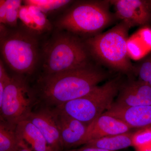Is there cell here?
<instances>
[{"mask_svg":"<svg viewBox=\"0 0 151 151\" xmlns=\"http://www.w3.org/2000/svg\"><path fill=\"white\" fill-rule=\"evenodd\" d=\"M11 76H9L1 60L0 62V102L2 100L5 89L10 80Z\"/></svg>","mask_w":151,"mask_h":151,"instance_id":"7402d4cb","label":"cell"},{"mask_svg":"<svg viewBox=\"0 0 151 151\" xmlns=\"http://www.w3.org/2000/svg\"><path fill=\"white\" fill-rule=\"evenodd\" d=\"M145 105H151V87L138 79L121 86L111 107L123 108Z\"/></svg>","mask_w":151,"mask_h":151,"instance_id":"30bf717a","label":"cell"},{"mask_svg":"<svg viewBox=\"0 0 151 151\" xmlns=\"http://www.w3.org/2000/svg\"><path fill=\"white\" fill-rule=\"evenodd\" d=\"M25 5L35 6L45 14L59 10L70 5L73 1L68 0H26Z\"/></svg>","mask_w":151,"mask_h":151,"instance_id":"d6986e66","label":"cell"},{"mask_svg":"<svg viewBox=\"0 0 151 151\" xmlns=\"http://www.w3.org/2000/svg\"><path fill=\"white\" fill-rule=\"evenodd\" d=\"M110 2L114 6L116 17L129 24L131 27L146 25L151 21L148 1L112 0Z\"/></svg>","mask_w":151,"mask_h":151,"instance_id":"ba28073f","label":"cell"},{"mask_svg":"<svg viewBox=\"0 0 151 151\" xmlns=\"http://www.w3.org/2000/svg\"><path fill=\"white\" fill-rule=\"evenodd\" d=\"M16 125L1 120L0 151H15L19 147L20 141L17 136Z\"/></svg>","mask_w":151,"mask_h":151,"instance_id":"e0dca14e","label":"cell"},{"mask_svg":"<svg viewBox=\"0 0 151 151\" xmlns=\"http://www.w3.org/2000/svg\"><path fill=\"white\" fill-rule=\"evenodd\" d=\"M104 113L121 120L131 129L151 127V105L123 108L111 107Z\"/></svg>","mask_w":151,"mask_h":151,"instance_id":"4fadbf2b","label":"cell"},{"mask_svg":"<svg viewBox=\"0 0 151 151\" xmlns=\"http://www.w3.org/2000/svg\"><path fill=\"white\" fill-rule=\"evenodd\" d=\"M131 26L122 21L105 32L84 41L90 55L99 62L122 73L133 71L128 52V35Z\"/></svg>","mask_w":151,"mask_h":151,"instance_id":"277c9868","label":"cell"},{"mask_svg":"<svg viewBox=\"0 0 151 151\" xmlns=\"http://www.w3.org/2000/svg\"><path fill=\"white\" fill-rule=\"evenodd\" d=\"M20 141L19 147L15 151H32V149L29 147L24 142Z\"/></svg>","mask_w":151,"mask_h":151,"instance_id":"cb8c5ba5","label":"cell"},{"mask_svg":"<svg viewBox=\"0 0 151 151\" xmlns=\"http://www.w3.org/2000/svg\"><path fill=\"white\" fill-rule=\"evenodd\" d=\"M133 133L129 132L119 134L111 135L90 141L85 145L88 147L108 151H116L133 146Z\"/></svg>","mask_w":151,"mask_h":151,"instance_id":"9a60e30c","label":"cell"},{"mask_svg":"<svg viewBox=\"0 0 151 151\" xmlns=\"http://www.w3.org/2000/svg\"><path fill=\"white\" fill-rule=\"evenodd\" d=\"M132 144L136 149L151 145V127L141 129L133 133Z\"/></svg>","mask_w":151,"mask_h":151,"instance_id":"44dd1931","label":"cell"},{"mask_svg":"<svg viewBox=\"0 0 151 151\" xmlns=\"http://www.w3.org/2000/svg\"><path fill=\"white\" fill-rule=\"evenodd\" d=\"M137 151H151V145L140 148L136 149Z\"/></svg>","mask_w":151,"mask_h":151,"instance_id":"d4e9b609","label":"cell"},{"mask_svg":"<svg viewBox=\"0 0 151 151\" xmlns=\"http://www.w3.org/2000/svg\"><path fill=\"white\" fill-rule=\"evenodd\" d=\"M1 52L7 65L18 75L30 74L41 58L37 36L25 29L1 24Z\"/></svg>","mask_w":151,"mask_h":151,"instance_id":"5b68a950","label":"cell"},{"mask_svg":"<svg viewBox=\"0 0 151 151\" xmlns=\"http://www.w3.org/2000/svg\"><path fill=\"white\" fill-rule=\"evenodd\" d=\"M90 53L84 41L70 32L60 31L41 50L43 75L57 74L90 64Z\"/></svg>","mask_w":151,"mask_h":151,"instance_id":"7a4b0ae2","label":"cell"},{"mask_svg":"<svg viewBox=\"0 0 151 151\" xmlns=\"http://www.w3.org/2000/svg\"><path fill=\"white\" fill-rule=\"evenodd\" d=\"M148 2L149 5H150V8L151 9V0H150V1H148Z\"/></svg>","mask_w":151,"mask_h":151,"instance_id":"484cf974","label":"cell"},{"mask_svg":"<svg viewBox=\"0 0 151 151\" xmlns=\"http://www.w3.org/2000/svg\"><path fill=\"white\" fill-rule=\"evenodd\" d=\"M16 131L19 141L29 145L35 151H52L40 131L28 119L18 123Z\"/></svg>","mask_w":151,"mask_h":151,"instance_id":"5bb4252c","label":"cell"},{"mask_svg":"<svg viewBox=\"0 0 151 151\" xmlns=\"http://www.w3.org/2000/svg\"><path fill=\"white\" fill-rule=\"evenodd\" d=\"M37 94L24 76H11L0 102L1 120L17 125L27 119L36 102Z\"/></svg>","mask_w":151,"mask_h":151,"instance_id":"52a82bcc","label":"cell"},{"mask_svg":"<svg viewBox=\"0 0 151 151\" xmlns=\"http://www.w3.org/2000/svg\"><path fill=\"white\" fill-rule=\"evenodd\" d=\"M59 127L63 148L81 145L88 126L74 118L53 109Z\"/></svg>","mask_w":151,"mask_h":151,"instance_id":"7c38bea8","label":"cell"},{"mask_svg":"<svg viewBox=\"0 0 151 151\" xmlns=\"http://www.w3.org/2000/svg\"><path fill=\"white\" fill-rule=\"evenodd\" d=\"M66 151H110L107 150H103V149L98 148L94 147H88V146H84V147L80 148L71 149L68 150Z\"/></svg>","mask_w":151,"mask_h":151,"instance_id":"603a6c76","label":"cell"},{"mask_svg":"<svg viewBox=\"0 0 151 151\" xmlns=\"http://www.w3.org/2000/svg\"><path fill=\"white\" fill-rule=\"evenodd\" d=\"M27 6L31 14V23L28 32L37 36L50 30L52 25L46 14L35 6Z\"/></svg>","mask_w":151,"mask_h":151,"instance_id":"ac0fdd59","label":"cell"},{"mask_svg":"<svg viewBox=\"0 0 151 151\" xmlns=\"http://www.w3.org/2000/svg\"><path fill=\"white\" fill-rule=\"evenodd\" d=\"M110 1H82L74 2L55 22L59 31L90 37L101 33L115 19L110 10Z\"/></svg>","mask_w":151,"mask_h":151,"instance_id":"3957f363","label":"cell"},{"mask_svg":"<svg viewBox=\"0 0 151 151\" xmlns=\"http://www.w3.org/2000/svg\"><path fill=\"white\" fill-rule=\"evenodd\" d=\"M122 86L120 78L116 77L97 86L86 95L55 108L88 126L111 108Z\"/></svg>","mask_w":151,"mask_h":151,"instance_id":"8992f818","label":"cell"},{"mask_svg":"<svg viewBox=\"0 0 151 151\" xmlns=\"http://www.w3.org/2000/svg\"><path fill=\"white\" fill-rule=\"evenodd\" d=\"M27 119L40 131L52 151L62 150L60 132L53 109L44 108L32 111Z\"/></svg>","mask_w":151,"mask_h":151,"instance_id":"9c48e42d","label":"cell"},{"mask_svg":"<svg viewBox=\"0 0 151 151\" xmlns=\"http://www.w3.org/2000/svg\"><path fill=\"white\" fill-rule=\"evenodd\" d=\"M133 71L137 74L139 80L151 87V56L134 66Z\"/></svg>","mask_w":151,"mask_h":151,"instance_id":"ffe728a7","label":"cell"},{"mask_svg":"<svg viewBox=\"0 0 151 151\" xmlns=\"http://www.w3.org/2000/svg\"><path fill=\"white\" fill-rule=\"evenodd\" d=\"M22 2V1L19 0H1V24L8 25L12 27H16Z\"/></svg>","mask_w":151,"mask_h":151,"instance_id":"2e32d148","label":"cell"},{"mask_svg":"<svg viewBox=\"0 0 151 151\" xmlns=\"http://www.w3.org/2000/svg\"><path fill=\"white\" fill-rule=\"evenodd\" d=\"M130 129L123 121L103 113L88 126L81 145L107 136L127 133Z\"/></svg>","mask_w":151,"mask_h":151,"instance_id":"8fae6325","label":"cell"},{"mask_svg":"<svg viewBox=\"0 0 151 151\" xmlns=\"http://www.w3.org/2000/svg\"><path fill=\"white\" fill-rule=\"evenodd\" d=\"M107 77L106 72L90 63L62 73L42 75L38 80L37 93L56 107L88 94Z\"/></svg>","mask_w":151,"mask_h":151,"instance_id":"6da1fadb","label":"cell"}]
</instances>
